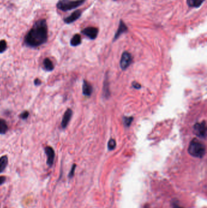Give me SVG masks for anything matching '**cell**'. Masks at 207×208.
<instances>
[{
	"label": "cell",
	"mask_w": 207,
	"mask_h": 208,
	"mask_svg": "<svg viewBox=\"0 0 207 208\" xmlns=\"http://www.w3.org/2000/svg\"><path fill=\"white\" fill-rule=\"evenodd\" d=\"M48 38L46 20L37 21L24 37V44L30 48H37L44 44Z\"/></svg>",
	"instance_id": "1"
},
{
	"label": "cell",
	"mask_w": 207,
	"mask_h": 208,
	"mask_svg": "<svg viewBox=\"0 0 207 208\" xmlns=\"http://www.w3.org/2000/svg\"><path fill=\"white\" fill-rule=\"evenodd\" d=\"M188 152L194 157L202 158L205 154L206 149L205 145L202 142L195 138L191 141Z\"/></svg>",
	"instance_id": "2"
},
{
	"label": "cell",
	"mask_w": 207,
	"mask_h": 208,
	"mask_svg": "<svg viewBox=\"0 0 207 208\" xmlns=\"http://www.w3.org/2000/svg\"><path fill=\"white\" fill-rule=\"evenodd\" d=\"M86 0H59L57 8L60 10L66 12L72 10L81 6Z\"/></svg>",
	"instance_id": "3"
},
{
	"label": "cell",
	"mask_w": 207,
	"mask_h": 208,
	"mask_svg": "<svg viewBox=\"0 0 207 208\" xmlns=\"http://www.w3.org/2000/svg\"><path fill=\"white\" fill-rule=\"evenodd\" d=\"M194 132L199 138H205L207 136V126L205 121L196 123L194 125Z\"/></svg>",
	"instance_id": "4"
},
{
	"label": "cell",
	"mask_w": 207,
	"mask_h": 208,
	"mask_svg": "<svg viewBox=\"0 0 207 208\" xmlns=\"http://www.w3.org/2000/svg\"><path fill=\"white\" fill-rule=\"evenodd\" d=\"M132 61V57L128 52H124L122 56L120 65L121 68L123 70L127 69L131 65Z\"/></svg>",
	"instance_id": "5"
},
{
	"label": "cell",
	"mask_w": 207,
	"mask_h": 208,
	"mask_svg": "<svg viewBox=\"0 0 207 208\" xmlns=\"http://www.w3.org/2000/svg\"><path fill=\"white\" fill-rule=\"evenodd\" d=\"M82 34L88 37L89 39L91 40H94L97 38L98 34H99V29L95 27H88L82 30Z\"/></svg>",
	"instance_id": "6"
},
{
	"label": "cell",
	"mask_w": 207,
	"mask_h": 208,
	"mask_svg": "<svg viewBox=\"0 0 207 208\" xmlns=\"http://www.w3.org/2000/svg\"><path fill=\"white\" fill-rule=\"evenodd\" d=\"M44 151L46 153V155L47 156V164L51 167L54 162L55 159V152L54 149L51 147L48 146L44 149Z\"/></svg>",
	"instance_id": "7"
},
{
	"label": "cell",
	"mask_w": 207,
	"mask_h": 208,
	"mask_svg": "<svg viewBox=\"0 0 207 208\" xmlns=\"http://www.w3.org/2000/svg\"><path fill=\"white\" fill-rule=\"evenodd\" d=\"M128 29L127 26L125 24V23L122 20H120V21L119 23V25H118V29L117 30V32L114 35V41L118 39L119 37L122 34L126 33L127 32H128Z\"/></svg>",
	"instance_id": "8"
},
{
	"label": "cell",
	"mask_w": 207,
	"mask_h": 208,
	"mask_svg": "<svg viewBox=\"0 0 207 208\" xmlns=\"http://www.w3.org/2000/svg\"><path fill=\"white\" fill-rule=\"evenodd\" d=\"M72 113H73V112H72V109H68L65 111V113L63 115V119H62L61 123V127L63 129H65L68 126L69 121L72 118Z\"/></svg>",
	"instance_id": "9"
},
{
	"label": "cell",
	"mask_w": 207,
	"mask_h": 208,
	"mask_svg": "<svg viewBox=\"0 0 207 208\" xmlns=\"http://www.w3.org/2000/svg\"><path fill=\"white\" fill-rule=\"evenodd\" d=\"M81 10H75L70 15H69V17L65 18L64 19V21L66 24L72 23L74 21H75L76 20H78L79 18L81 17Z\"/></svg>",
	"instance_id": "10"
},
{
	"label": "cell",
	"mask_w": 207,
	"mask_h": 208,
	"mask_svg": "<svg viewBox=\"0 0 207 208\" xmlns=\"http://www.w3.org/2000/svg\"><path fill=\"white\" fill-rule=\"evenodd\" d=\"M92 93V86L89 84V83L84 80L83 84V93L85 96H89L91 95Z\"/></svg>",
	"instance_id": "11"
},
{
	"label": "cell",
	"mask_w": 207,
	"mask_h": 208,
	"mask_svg": "<svg viewBox=\"0 0 207 208\" xmlns=\"http://www.w3.org/2000/svg\"><path fill=\"white\" fill-rule=\"evenodd\" d=\"M205 0H187L188 6L191 8H198L204 3Z\"/></svg>",
	"instance_id": "12"
},
{
	"label": "cell",
	"mask_w": 207,
	"mask_h": 208,
	"mask_svg": "<svg viewBox=\"0 0 207 208\" xmlns=\"http://www.w3.org/2000/svg\"><path fill=\"white\" fill-rule=\"evenodd\" d=\"M43 64L44 68L46 71H52L53 69H54V64H53L52 61L49 58H46L44 60Z\"/></svg>",
	"instance_id": "13"
},
{
	"label": "cell",
	"mask_w": 207,
	"mask_h": 208,
	"mask_svg": "<svg viewBox=\"0 0 207 208\" xmlns=\"http://www.w3.org/2000/svg\"><path fill=\"white\" fill-rule=\"evenodd\" d=\"M8 164V158L6 155H4L0 158V173H2Z\"/></svg>",
	"instance_id": "14"
},
{
	"label": "cell",
	"mask_w": 207,
	"mask_h": 208,
	"mask_svg": "<svg viewBox=\"0 0 207 208\" xmlns=\"http://www.w3.org/2000/svg\"><path fill=\"white\" fill-rule=\"evenodd\" d=\"M81 43V38L80 34H75L70 40V45L72 46H79Z\"/></svg>",
	"instance_id": "15"
},
{
	"label": "cell",
	"mask_w": 207,
	"mask_h": 208,
	"mask_svg": "<svg viewBox=\"0 0 207 208\" xmlns=\"http://www.w3.org/2000/svg\"><path fill=\"white\" fill-rule=\"evenodd\" d=\"M8 130V126L6 122L3 119H0V134H5Z\"/></svg>",
	"instance_id": "16"
},
{
	"label": "cell",
	"mask_w": 207,
	"mask_h": 208,
	"mask_svg": "<svg viewBox=\"0 0 207 208\" xmlns=\"http://www.w3.org/2000/svg\"><path fill=\"white\" fill-rule=\"evenodd\" d=\"M116 147V142L114 139H111L108 144V148L109 150H112Z\"/></svg>",
	"instance_id": "17"
},
{
	"label": "cell",
	"mask_w": 207,
	"mask_h": 208,
	"mask_svg": "<svg viewBox=\"0 0 207 208\" xmlns=\"http://www.w3.org/2000/svg\"><path fill=\"white\" fill-rule=\"evenodd\" d=\"M132 120H133L132 117H124L123 118V123H124L125 126L127 127H129L131 125Z\"/></svg>",
	"instance_id": "18"
},
{
	"label": "cell",
	"mask_w": 207,
	"mask_h": 208,
	"mask_svg": "<svg viewBox=\"0 0 207 208\" xmlns=\"http://www.w3.org/2000/svg\"><path fill=\"white\" fill-rule=\"evenodd\" d=\"M7 49V42L4 40L0 41V53H3Z\"/></svg>",
	"instance_id": "19"
},
{
	"label": "cell",
	"mask_w": 207,
	"mask_h": 208,
	"mask_svg": "<svg viewBox=\"0 0 207 208\" xmlns=\"http://www.w3.org/2000/svg\"><path fill=\"white\" fill-rule=\"evenodd\" d=\"M29 116V113L28 111H24L22 113H21L20 117L22 119H26Z\"/></svg>",
	"instance_id": "20"
},
{
	"label": "cell",
	"mask_w": 207,
	"mask_h": 208,
	"mask_svg": "<svg viewBox=\"0 0 207 208\" xmlns=\"http://www.w3.org/2000/svg\"><path fill=\"white\" fill-rule=\"evenodd\" d=\"M75 168H76V165L75 164H73L71 170L70 171L69 173V179H72L74 175V172H75Z\"/></svg>",
	"instance_id": "21"
},
{
	"label": "cell",
	"mask_w": 207,
	"mask_h": 208,
	"mask_svg": "<svg viewBox=\"0 0 207 208\" xmlns=\"http://www.w3.org/2000/svg\"><path fill=\"white\" fill-rule=\"evenodd\" d=\"M132 86H133L134 88H136V89H140V88H141V85H140V84L138 83L137 82H134L132 83Z\"/></svg>",
	"instance_id": "22"
},
{
	"label": "cell",
	"mask_w": 207,
	"mask_h": 208,
	"mask_svg": "<svg viewBox=\"0 0 207 208\" xmlns=\"http://www.w3.org/2000/svg\"><path fill=\"white\" fill-rule=\"evenodd\" d=\"M6 178L4 176H0V186L5 183Z\"/></svg>",
	"instance_id": "23"
},
{
	"label": "cell",
	"mask_w": 207,
	"mask_h": 208,
	"mask_svg": "<svg viewBox=\"0 0 207 208\" xmlns=\"http://www.w3.org/2000/svg\"><path fill=\"white\" fill-rule=\"evenodd\" d=\"M41 81L39 79H35L34 80V84L36 86H39L41 85Z\"/></svg>",
	"instance_id": "24"
},
{
	"label": "cell",
	"mask_w": 207,
	"mask_h": 208,
	"mask_svg": "<svg viewBox=\"0 0 207 208\" xmlns=\"http://www.w3.org/2000/svg\"><path fill=\"white\" fill-rule=\"evenodd\" d=\"M172 206H173V208H184L180 206L179 205H178L177 203H175V202H173L172 203Z\"/></svg>",
	"instance_id": "25"
},
{
	"label": "cell",
	"mask_w": 207,
	"mask_h": 208,
	"mask_svg": "<svg viewBox=\"0 0 207 208\" xmlns=\"http://www.w3.org/2000/svg\"><path fill=\"white\" fill-rule=\"evenodd\" d=\"M149 208V206H145V208Z\"/></svg>",
	"instance_id": "26"
}]
</instances>
